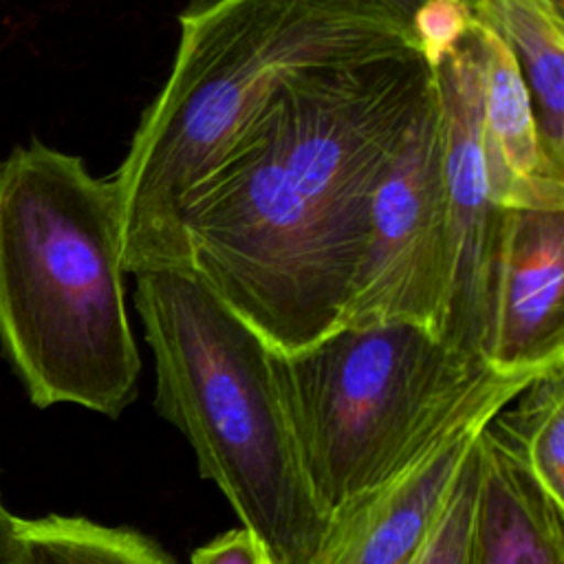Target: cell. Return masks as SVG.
Returning <instances> with one entry per match:
<instances>
[{
	"instance_id": "cell-17",
	"label": "cell",
	"mask_w": 564,
	"mask_h": 564,
	"mask_svg": "<svg viewBox=\"0 0 564 564\" xmlns=\"http://www.w3.org/2000/svg\"><path fill=\"white\" fill-rule=\"evenodd\" d=\"M189 564H273L260 540L245 527L227 531L198 546Z\"/></svg>"
},
{
	"instance_id": "cell-9",
	"label": "cell",
	"mask_w": 564,
	"mask_h": 564,
	"mask_svg": "<svg viewBox=\"0 0 564 564\" xmlns=\"http://www.w3.org/2000/svg\"><path fill=\"white\" fill-rule=\"evenodd\" d=\"M485 359L498 370L564 366V207H502Z\"/></svg>"
},
{
	"instance_id": "cell-14",
	"label": "cell",
	"mask_w": 564,
	"mask_h": 564,
	"mask_svg": "<svg viewBox=\"0 0 564 564\" xmlns=\"http://www.w3.org/2000/svg\"><path fill=\"white\" fill-rule=\"evenodd\" d=\"M489 427L549 498L564 507V366L538 375L489 421Z\"/></svg>"
},
{
	"instance_id": "cell-8",
	"label": "cell",
	"mask_w": 564,
	"mask_h": 564,
	"mask_svg": "<svg viewBox=\"0 0 564 564\" xmlns=\"http://www.w3.org/2000/svg\"><path fill=\"white\" fill-rule=\"evenodd\" d=\"M538 375L542 372L494 368L388 480L333 518L313 564H412L480 430Z\"/></svg>"
},
{
	"instance_id": "cell-12",
	"label": "cell",
	"mask_w": 564,
	"mask_h": 564,
	"mask_svg": "<svg viewBox=\"0 0 564 564\" xmlns=\"http://www.w3.org/2000/svg\"><path fill=\"white\" fill-rule=\"evenodd\" d=\"M474 18L516 55L549 165L564 172V2L471 0Z\"/></svg>"
},
{
	"instance_id": "cell-13",
	"label": "cell",
	"mask_w": 564,
	"mask_h": 564,
	"mask_svg": "<svg viewBox=\"0 0 564 564\" xmlns=\"http://www.w3.org/2000/svg\"><path fill=\"white\" fill-rule=\"evenodd\" d=\"M13 564H176L152 538L79 516L18 518Z\"/></svg>"
},
{
	"instance_id": "cell-5",
	"label": "cell",
	"mask_w": 564,
	"mask_h": 564,
	"mask_svg": "<svg viewBox=\"0 0 564 564\" xmlns=\"http://www.w3.org/2000/svg\"><path fill=\"white\" fill-rule=\"evenodd\" d=\"M273 366L330 520L388 480L494 370L412 322L341 326L295 352L273 350Z\"/></svg>"
},
{
	"instance_id": "cell-15",
	"label": "cell",
	"mask_w": 564,
	"mask_h": 564,
	"mask_svg": "<svg viewBox=\"0 0 564 564\" xmlns=\"http://www.w3.org/2000/svg\"><path fill=\"white\" fill-rule=\"evenodd\" d=\"M478 491V438L412 564H469L474 507Z\"/></svg>"
},
{
	"instance_id": "cell-3",
	"label": "cell",
	"mask_w": 564,
	"mask_h": 564,
	"mask_svg": "<svg viewBox=\"0 0 564 564\" xmlns=\"http://www.w3.org/2000/svg\"><path fill=\"white\" fill-rule=\"evenodd\" d=\"M112 187L40 139L0 159V346L37 408L119 416L141 357Z\"/></svg>"
},
{
	"instance_id": "cell-7",
	"label": "cell",
	"mask_w": 564,
	"mask_h": 564,
	"mask_svg": "<svg viewBox=\"0 0 564 564\" xmlns=\"http://www.w3.org/2000/svg\"><path fill=\"white\" fill-rule=\"evenodd\" d=\"M434 79L443 112L447 194L441 339L485 359L502 207L494 196L482 137V44L474 24L463 44L434 68Z\"/></svg>"
},
{
	"instance_id": "cell-4",
	"label": "cell",
	"mask_w": 564,
	"mask_h": 564,
	"mask_svg": "<svg viewBox=\"0 0 564 564\" xmlns=\"http://www.w3.org/2000/svg\"><path fill=\"white\" fill-rule=\"evenodd\" d=\"M134 280L156 412L273 564H313L333 520L304 471L273 348L189 271Z\"/></svg>"
},
{
	"instance_id": "cell-10",
	"label": "cell",
	"mask_w": 564,
	"mask_h": 564,
	"mask_svg": "<svg viewBox=\"0 0 564 564\" xmlns=\"http://www.w3.org/2000/svg\"><path fill=\"white\" fill-rule=\"evenodd\" d=\"M469 564H564V507L489 427L478 434Z\"/></svg>"
},
{
	"instance_id": "cell-19",
	"label": "cell",
	"mask_w": 564,
	"mask_h": 564,
	"mask_svg": "<svg viewBox=\"0 0 564 564\" xmlns=\"http://www.w3.org/2000/svg\"><path fill=\"white\" fill-rule=\"evenodd\" d=\"M379 4L388 7L390 11H394L397 15H401L408 24H410V18L412 13L416 11V7L423 2V0H377Z\"/></svg>"
},
{
	"instance_id": "cell-18",
	"label": "cell",
	"mask_w": 564,
	"mask_h": 564,
	"mask_svg": "<svg viewBox=\"0 0 564 564\" xmlns=\"http://www.w3.org/2000/svg\"><path fill=\"white\" fill-rule=\"evenodd\" d=\"M15 522H18V518L4 507L2 496H0V564H13Z\"/></svg>"
},
{
	"instance_id": "cell-6",
	"label": "cell",
	"mask_w": 564,
	"mask_h": 564,
	"mask_svg": "<svg viewBox=\"0 0 564 564\" xmlns=\"http://www.w3.org/2000/svg\"><path fill=\"white\" fill-rule=\"evenodd\" d=\"M445 291L447 194L434 79L372 189L364 258L344 326L412 322L441 337Z\"/></svg>"
},
{
	"instance_id": "cell-11",
	"label": "cell",
	"mask_w": 564,
	"mask_h": 564,
	"mask_svg": "<svg viewBox=\"0 0 564 564\" xmlns=\"http://www.w3.org/2000/svg\"><path fill=\"white\" fill-rule=\"evenodd\" d=\"M482 44V137L500 207H564V172L549 165L524 73L513 51L474 22Z\"/></svg>"
},
{
	"instance_id": "cell-2",
	"label": "cell",
	"mask_w": 564,
	"mask_h": 564,
	"mask_svg": "<svg viewBox=\"0 0 564 564\" xmlns=\"http://www.w3.org/2000/svg\"><path fill=\"white\" fill-rule=\"evenodd\" d=\"M178 26L167 79L108 176L130 275L189 271L185 198L286 84L419 55L410 24L377 0H192Z\"/></svg>"
},
{
	"instance_id": "cell-1",
	"label": "cell",
	"mask_w": 564,
	"mask_h": 564,
	"mask_svg": "<svg viewBox=\"0 0 564 564\" xmlns=\"http://www.w3.org/2000/svg\"><path fill=\"white\" fill-rule=\"evenodd\" d=\"M432 86L419 55L297 77L185 198L189 273L269 348L344 326L372 189Z\"/></svg>"
},
{
	"instance_id": "cell-16",
	"label": "cell",
	"mask_w": 564,
	"mask_h": 564,
	"mask_svg": "<svg viewBox=\"0 0 564 564\" xmlns=\"http://www.w3.org/2000/svg\"><path fill=\"white\" fill-rule=\"evenodd\" d=\"M474 20L471 0H423L410 18L421 59L434 70L463 44Z\"/></svg>"
}]
</instances>
